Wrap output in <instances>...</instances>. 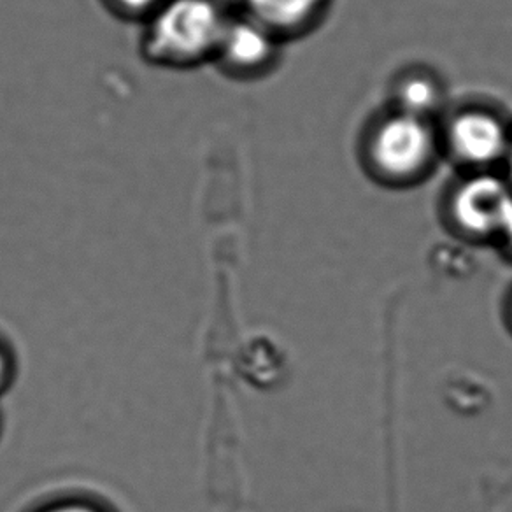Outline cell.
<instances>
[{
	"mask_svg": "<svg viewBox=\"0 0 512 512\" xmlns=\"http://www.w3.org/2000/svg\"><path fill=\"white\" fill-rule=\"evenodd\" d=\"M230 13L218 0H165L146 20L144 51L165 67L216 60Z\"/></svg>",
	"mask_w": 512,
	"mask_h": 512,
	"instance_id": "1",
	"label": "cell"
},
{
	"mask_svg": "<svg viewBox=\"0 0 512 512\" xmlns=\"http://www.w3.org/2000/svg\"><path fill=\"white\" fill-rule=\"evenodd\" d=\"M370 160L379 174L393 181L418 178L435 153L434 130L427 118L399 113L381 121L370 139Z\"/></svg>",
	"mask_w": 512,
	"mask_h": 512,
	"instance_id": "2",
	"label": "cell"
},
{
	"mask_svg": "<svg viewBox=\"0 0 512 512\" xmlns=\"http://www.w3.org/2000/svg\"><path fill=\"white\" fill-rule=\"evenodd\" d=\"M511 207V183L479 174L456 188L449 202V220L463 239L495 244Z\"/></svg>",
	"mask_w": 512,
	"mask_h": 512,
	"instance_id": "3",
	"label": "cell"
},
{
	"mask_svg": "<svg viewBox=\"0 0 512 512\" xmlns=\"http://www.w3.org/2000/svg\"><path fill=\"white\" fill-rule=\"evenodd\" d=\"M448 143L460 162L474 167L497 164L511 148L504 123L486 111L456 114L449 123Z\"/></svg>",
	"mask_w": 512,
	"mask_h": 512,
	"instance_id": "4",
	"label": "cell"
},
{
	"mask_svg": "<svg viewBox=\"0 0 512 512\" xmlns=\"http://www.w3.org/2000/svg\"><path fill=\"white\" fill-rule=\"evenodd\" d=\"M276 41L278 36L251 16L230 15L216 60L239 74L262 71L274 60Z\"/></svg>",
	"mask_w": 512,
	"mask_h": 512,
	"instance_id": "5",
	"label": "cell"
},
{
	"mask_svg": "<svg viewBox=\"0 0 512 512\" xmlns=\"http://www.w3.org/2000/svg\"><path fill=\"white\" fill-rule=\"evenodd\" d=\"M244 15L274 32L276 36L304 29L320 15L327 0H242Z\"/></svg>",
	"mask_w": 512,
	"mask_h": 512,
	"instance_id": "6",
	"label": "cell"
},
{
	"mask_svg": "<svg viewBox=\"0 0 512 512\" xmlns=\"http://www.w3.org/2000/svg\"><path fill=\"white\" fill-rule=\"evenodd\" d=\"M400 113L413 114L418 118H427L441 102L439 86L425 76L407 78L399 88Z\"/></svg>",
	"mask_w": 512,
	"mask_h": 512,
	"instance_id": "7",
	"label": "cell"
},
{
	"mask_svg": "<svg viewBox=\"0 0 512 512\" xmlns=\"http://www.w3.org/2000/svg\"><path fill=\"white\" fill-rule=\"evenodd\" d=\"M111 8L125 16H137V18H150L165 0H107Z\"/></svg>",
	"mask_w": 512,
	"mask_h": 512,
	"instance_id": "8",
	"label": "cell"
},
{
	"mask_svg": "<svg viewBox=\"0 0 512 512\" xmlns=\"http://www.w3.org/2000/svg\"><path fill=\"white\" fill-rule=\"evenodd\" d=\"M495 244L504 251L509 260H512V207L509 214H507V218H505L504 227L500 230V235H498Z\"/></svg>",
	"mask_w": 512,
	"mask_h": 512,
	"instance_id": "9",
	"label": "cell"
},
{
	"mask_svg": "<svg viewBox=\"0 0 512 512\" xmlns=\"http://www.w3.org/2000/svg\"><path fill=\"white\" fill-rule=\"evenodd\" d=\"M41 512H102L97 507L88 504H78V502H67V504L53 505Z\"/></svg>",
	"mask_w": 512,
	"mask_h": 512,
	"instance_id": "10",
	"label": "cell"
},
{
	"mask_svg": "<svg viewBox=\"0 0 512 512\" xmlns=\"http://www.w3.org/2000/svg\"><path fill=\"white\" fill-rule=\"evenodd\" d=\"M9 374L11 369H9L8 355L4 349L0 348V393L4 392L9 384Z\"/></svg>",
	"mask_w": 512,
	"mask_h": 512,
	"instance_id": "11",
	"label": "cell"
},
{
	"mask_svg": "<svg viewBox=\"0 0 512 512\" xmlns=\"http://www.w3.org/2000/svg\"><path fill=\"white\" fill-rule=\"evenodd\" d=\"M502 320H504L507 332L512 335V288L505 295L504 306H502Z\"/></svg>",
	"mask_w": 512,
	"mask_h": 512,
	"instance_id": "12",
	"label": "cell"
},
{
	"mask_svg": "<svg viewBox=\"0 0 512 512\" xmlns=\"http://www.w3.org/2000/svg\"><path fill=\"white\" fill-rule=\"evenodd\" d=\"M507 158H509V174H511V186H512V143H511V148H509V153H507Z\"/></svg>",
	"mask_w": 512,
	"mask_h": 512,
	"instance_id": "13",
	"label": "cell"
}]
</instances>
